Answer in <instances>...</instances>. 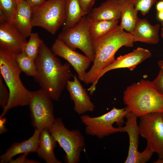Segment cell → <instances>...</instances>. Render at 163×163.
Wrapping results in <instances>:
<instances>
[{"label":"cell","mask_w":163,"mask_h":163,"mask_svg":"<svg viewBox=\"0 0 163 163\" xmlns=\"http://www.w3.org/2000/svg\"><path fill=\"white\" fill-rule=\"evenodd\" d=\"M35 61L37 73L33 77L35 81L52 100L58 101L67 81L73 76L71 65L68 62L62 64L43 43Z\"/></svg>","instance_id":"6da1fadb"},{"label":"cell","mask_w":163,"mask_h":163,"mask_svg":"<svg viewBox=\"0 0 163 163\" xmlns=\"http://www.w3.org/2000/svg\"><path fill=\"white\" fill-rule=\"evenodd\" d=\"M134 41L132 34L118 26L101 38L93 41L95 53L93 64L87 72L83 82L91 84L88 91L92 94L96 90L98 77L101 72L115 59V55L123 46L132 47Z\"/></svg>","instance_id":"7a4b0ae2"},{"label":"cell","mask_w":163,"mask_h":163,"mask_svg":"<svg viewBox=\"0 0 163 163\" xmlns=\"http://www.w3.org/2000/svg\"><path fill=\"white\" fill-rule=\"evenodd\" d=\"M0 72L9 92L8 102L0 116L2 117L11 109L28 105L32 91L27 89L21 80V71L16 62L15 54L0 46Z\"/></svg>","instance_id":"3957f363"},{"label":"cell","mask_w":163,"mask_h":163,"mask_svg":"<svg viewBox=\"0 0 163 163\" xmlns=\"http://www.w3.org/2000/svg\"><path fill=\"white\" fill-rule=\"evenodd\" d=\"M123 100L128 110L137 117L152 113H163V95L148 80L141 79L127 87Z\"/></svg>","instance_id":"277c9868"},{"label":"cell","mask_w":163,"mask_h":163,"mask_svg":"<svg viewBox=\"0 0 163 163\" xmlns=\"http://www.w3.org/2000/svg\"><path fill=\"white\" fill-rule=\"evenodd\" d=\"M129 112L126 107L120 109L113 107L110 111L100 116L93 117L83 114L80 119L85 126L87 134L101 139L120 132L119 126L125 122L124 118Z\"/></svg>","instance_id":"5b68a950"},{"label":"cell","mask_w":163,"mask_h":163,"mask_svg":"<svg viewBox=\"0 0 163 163\" xmlns=\"http://www.w3.org/2000/svg\"><path fill=\"white\" fill-rule=\"evenodd\" d=\"M32 9L33 27H41L54 34L65 23V0H46Z\"/></svg>","instance_id":"8992f818"},{"label":"cell","mask_w":163,"mask_h":163,"mask_svg":"<svg viewBox=\"0 0 163 163\" xmlns=\"http://www.w3.org/2000/svg\"><path fill=\"white\" fill-rule=\"evenodd\" d=\"M49 130L65 152L66 162L79 163L85 146V138L81 132L78 129H68L61 118L55 119Z\"/></svg>","instance_id":"52a82bcc"},{"label":"cell","mask_w":163,"mask_h":163,"mask_svg":"<svg viewBox=\"0 0 163 163\" xmlns=\"http://www.w3.org/2000/svg\"><path fill=\"white\" fill-rule=\"evenodd\" d=\"M88 25L89 19L84 15L74 26L62 30L57 38L72 50L79 49L93 62L95 53Z\"/></svg>","instance_id":"ba28073f"},{"label":"cell","mask_w":163,"mask_h":163,"mask_svg":"<svg viewBox=\"0 0 163 163\" xmlns=\"http://www.w3.org/2000/svg\"><path fill=\"white\" fill-rule=\"evenodd\" d=\"M140 118V135L146 139L147 145L154 153L158 154L159 158L155 162L163 163V113H150Z\"/></svg>","instance_id":"9c48e42d"},{"label":"cell","mask_w":163,"mask_h":163,"mask_svg":"<svg viewBox=\"0 0 163 163\" xmlns=\"http://www.w3.org/2000/svg\"><path fill=\"white\" fill-rule=\"evenodd\" d=\"M52 100L41 88L32 92L28 104L32 124L35 129L40 132L44 129L49 130L55 121Z\"/></svg>","instance_id":"30bf717a"},{"label":"cell","mask_w":163,"mask_h":163,"mask_svg":"<svg viewBox=\"0 0 163 163\" xmlns=\"http://www.w3.org/2000/svg\"><path fill=\"white\" fill-rule=\"evenodd\" d=\"M137 117L129 112L125 118V126H119L120 132H126L129 138V144L127 156L125 163H145L152 158L154 153L147 145L145 149L140 152L138 150L139 136L140 134Z\"/></svg>","instance_id":"8fae6325"},{"label":"cell","mask_w":163,"mask_h":163,"mask_svg":"<svg viewBox=\"0 0 163 163\" xmlns=\"http://www.w3.org/2000/svg\"><path fill=\"white\" fill-rule=\"evenodd\" d=\"M51 50L56 55L66 60L76 72L79 79L84 81L86 71L92 62L90 58L70 48L58 38L52 44Z\"/></svg>","instance_id":"7c38bea8"},{"label":"cell","mask_w":163,"mask_h":163,"mask_svg":"<svg viewBox=\"0 0 163 163\" xmlns=\"http://www.w3.org/2000/svg\"><path fill=\"white\" fill-rule=\"evenodd\" d=\"M27 42L13 23L8 22L0 23V46L15 55L22 52Z\"/></svg>","instance_id":"4fadbf2b"},{"label":"cell","mask_w":163,"mask_h":163,"mask_svg":"<svg viewBox=\"0 0 163 163\" xmlns=\"http://www.w3.org/2000/svg\"><path fill=\"white\" fill-rule=\"evenodd\" d=\"M73 77V80H68L66 87L71 99L74 102L75 111L79 115L93 111L95 106L91 101L87 91L76 75H74Z\"/></svg>","instance_id":"5bb4252c"},{"label":"cell","mask_w":163,"mask_h":163,"mask_svg":"<svg viewBox=\"0 0 163 163\" xmlns=\"http://www.w3.org/2000/svg\"><path fill=\"white\" fill-rule=\"evenodd\" d=\"M152 56L148 50L138 47L133 52L124 55H121L115 59L101 73L98 79L108 71L116 69L127 68L132 71L139 64Z\"/></svg>","instance_id":"9a60e30c"},{"label":"cell","mask_w":163,"mask_h":163,"mask_svg":"<svg viewBox=\"0 0 163 163\" xmlns=\"http://www.w3.org/2000/svg\"><path fill=\"white\" fill-rule=\"evenodd\" d=\"M40 132L35 129L28 139L20 142H15L0 157V162H9L14 156L20 154L36 152L38 146Z\"/></svg>","instance_id":"2e32d148"},{"label":"cell","mask_w":163,"mask_h":163,"mask_svg":"<svg viewBox=\"0 0 163 163\" xmlns=\"http://www.w3.org/2000/svg\"><path fill=\"white\" fill-rule=\"evenodd\" d=\"M160 25H152L146 19H139L136 26L131 34L134 42L137 41L156 44L159 41L158 31Z\"/></svg>","instance_id":"e0dca14e"},{"label":"cell","mask_w":163,"mask_h":163,"mask_svg":"<svg viewBox=\"0 0 163 163\" xmlns=\"http://www.w3.org/2000/svg\"><path fill=\"white\" fill-rule=\"evenodd\" d=\"M121 16V8L117 0L104 2L87 15L90 19L104 20H118Z\"/></svg>","instance_id":"ac0fdd59"},{"label":"cell","mask_w":163,"mask_h":163,"mask_svg":"<svg viewBox=\"0 0 163 163\" xmlns=\"http://www.w3.org/2000/svg\"><path fill=\"white\" fill-rule=\"evenodd\" d=\"M18 2V7L13 23L25 38L29 37L33 26L32 8L25 0Z\"/></svg>","instance_id":"d6986e66"},{"label":"cell","mask_w":163,"mask_h":163,"mask_svg":"<svg viewBox=\"0 0 163 163\" xmlns=\"http://www.w3.org/2000/svg\"><path fill=\"white\" fill-rule=\"evenodd\" d=\"M57 142L48 129H44L40 132L36 152L37 155L47 163H61L56 158L54 150Z\"/></svg>","instance_id":"ffe728a7"},{"label":"cell","mask_w":163,"mask_h":163,"mask_svg":"<svg viewBox=\"0 0 163 163\" xmlns=\"http://www.w3.org/2000/svg\"><path fill=\"white\" fill-rule=\"evenodd\" d=\"M121 8L120 27L131 34L133 32L139 18L138 11L128 0H117Z\"/></svg>","instance_id":"44dd1931"},{"label":"cell","mask_w":163,"mask_h":163,"mask_svg":"<svg viewBox=\"0 0 163 163\" xmlns=\"http://www.w3.org/2000/svg\"><path fill=\"white\" fill-rule=\"evenodd\" d=\"M88 18L89 30L92 41L104 36L119 25L118 20H94Z\"/></svg>","instance_id":"7402d4cb"},{"label":"cell","mask_w":163,"mask_h":163,"mask_svg":"<svg viewBox=\"0 0 163 163\" xmlns=\"http://www.w3.org/2000/svg\"><path fill=\"white\" fill-rule=\"evenodd\" d=\"M66 19L62 30L75 25L84 16L78 0H65Z\"/></svg>","instance_id":"603a6c76"},{"label":"cell","mask_w":163,"mask_h":163,"mask_svg":"<svg viewBox=\"0 0 163 163\" xmlns=\"http://www.w3.org/2000/svg\"><path fill=\"white\" fill-rule=\"evenodd\" d=\"M17 7V0H0V23H13Z\"/></svg>","instance_id":"cb8c5ba5"},{"label":"cell","mask_w":163,"mask_h":163,"mask_svg":"<svg viewBox=\"0 0 163 163\" xmlns=\"http://www.w3.org/2000/svg\"><path fill=\"white\" fill-rule=\"evenodd\" d=\"M16 62L21 72L26 75L34 77L37 73V67L35 59L30 57L24 52L15 55Z\"/></svg>","instance_id":"d4e9b609"},{"label":"cell","mask_w":163,"mask_h":163,"mask_svg":"<svg viewBox=\"0 0 163 163\" xmlns=\"http://www.w3.org/2000/svg\"><path fill=\"white\" fill-rule=\"evenodd\" d=\"M29 37V40L23 47L22 52L35 59L38 54L40 46L43 42L37 33H31Z\"/></svg>","instance_id":"484cf974"},{"label":"cell","mask_w":163,"mask_h":163,"mask_svg":"<svg viewBox=\"0 0 163 163\" xmlns=\"http://www.w3.org/2000/svg\"><path fill=\"white\" fill-rule=\"evenodd\" d=\"M142 14H147L157 0H128Z\"/></svg>","instance_id":"4316f807"},{"label":"cell","mask_w":163,"mask_h":163,"mask_svg":"<svg viewBox=\"0 0 163 163\" xmlns=\"http://www.w3.org/2000/svg\"><path fill=\"white\" fill-rule=\"evenodd\" d=\"M3 79L0 75V105L4 109L6 106L9 97V92L8 87L5 84Z\"/></svg>","instance_id":"83f0119b"},{"label":"cell","mask_w":163,"mask_h":163,"mask_svg":"<svg viewBox=\"0 0 163 163\" xmlns=\"http://www.w3.org/2000/svg\"><path fill=\"white\" fill-rule=\"evenodd\" d=\"M159 67L160 70L157 76L152 82L157 91L163 95V66Z\"/></svg>","instance_id":"f1b7e54d"},{"label":"cell","mask_w":163,"mask_h":163,"mask_svg":"<svg viewBox=\"0 0 163 163\" xmlns=\"http://www.w3.org/2000/svg\"><path fill=\"white\" fill-rule=\"evenodd\" d=\"M96 0H78L80 8L85 15L88 14L92 9Z\"/></svg>","instance_id":"f546056e"},{"label":"cell","mask_w":163,"mask_h":163,"mask_svg":"<svg viewBox=\"0 0 163 163\" xmlns=\"http://www.w3.org/2000/svg\"><path fill=\"white\" fill-rule=\"evenodd\" d=\"M29 153H26L24 154L15 159H12L9 161V163H39L38 161L34 160L27 159L26 158L27 155Z\"/></svg>","instance_id":"4dcf8cb0"},{"label":"cell","mask_w":163,"mask_h":163,"mask_svg":"<svg viewBox=\"0 0 163 163\" xmlns=\"http://www.w3.org/2000/svg\"><path fill=\"white\" fill-rule=\"evenodd\" d=\"M28 4L31 7H35L43 3L46 0H25Z\"/></svg>","instance_id":"1f68e13d"},{"label":"cell","mask_w":163,"mask_h":163,"mask_svg":"<svg viewBox=\"0 0 163 163\" xmlns=\"http://www.w3.org/2000/svg\"><path fill=\"white\" fill-rule=\"evenodd\" d=\"M6 118L5 117H0V133L2 134L7 131L5 126Z\"/></svg>","instance_id":"d6a6232c"},{"label":"cell","mask_w":163,"mask_h":163,"mask_svg":"<svg viewBox=\"0 0 163 163\" xmlns=\"http://www.w3.org/2000/svg\"><path fill=\"white\" fill-rule=\"evenodd\" d=\"M156 9L158 12L163 11V1H161L157 3Z\"/></svg>","instance_id":"836d02e7"},{"label":"cell","mask_w":163,"mask_h":163,"mask_svg":"<svg viewBox=\"0 0 163 163\" xmlns=\"http://www.w3.org/2000/svg\"><path fill=\"white\" fill-rule=\"evenodd\" d=\"M161 36L163 39V26H162V28L161 29ZM158 64L159 67L163 66V60H159L158 62Z\"/></svg>","instance_id":"e575fe53"},{"label":"cell","mask_w":163,"mask_h":163,"mask_svg":"<svg viewBox=\"0 0 163 163\" xmlns=\"http://www.w3.org/2000/svg\"><path fill=\"white\" fill-rule=\"evenodd\" d=\"M157 16L159 20L163 22V11L158 12Z\"/></svg>","instance_id":"d590c367"},{"label":"cell","mask_w":163,"mask_h":163,"mask_svg":"<svg viewBox=\"0 0 163 163\" xmlns=\"http://www.w3.org/2000/svg\"><path fill=\"white\" fill-rule=\"evenodd\" d=\"M161 25H162V26H163V22H162Z\"/></svg>","instance_id":"8d00e7d4"},{"label":"cell","mask_w":163,"mask_h":163,"mask_svg":"<svg viewBox=\"0 0 163 163\" xmlns=\"http://www.w3.org/2000/svg\"><path fill=\"white\" fill-rule=\"evenodd\" d=\"M17 1H18L19 0H17Z\"/></svg>","instance_id":"74e56055"}]
</instances>
